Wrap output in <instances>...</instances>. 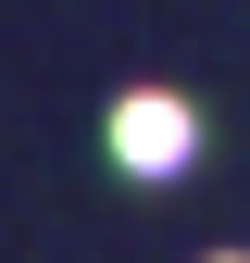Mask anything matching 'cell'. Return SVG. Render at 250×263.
<instances>
[{
	"label": "cell",
	"mask_w": 250,
	"mask_h": 263,
	"mask_svg": "<svg viewBox=\"0 0 250 263\" xmlns=\"http://www.w3.org/2000/svg\"><path fill=\"white\" fill-rule=\"evenodd\" d=\"M113 138H125V163H150V176H163V163H187V113H175V101H125Z\"/></svg>",
	"instance_id": "6da1fadb"
}]
</instances>
